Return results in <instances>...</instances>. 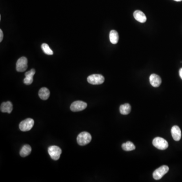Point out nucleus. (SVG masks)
I'll return each mask as SVG.
<instances>
[{
	"label": "nucleus",
	"mask_w": 182,
	"mask_h": 182,
	"mask_svg": "<svg viewBox=\"0 0 182 182\" xmlns=\"http://www.w3.org/2000/svg\"><path fill=\"white\" fill-rule=\"evenodd\" d=\"M92 140V136L87 131H82L77 137V142L78 145L85 146L87 145Z\"/></svg>",
	"instance_id": "f257e3e1"
},
{
	"label": "nucleus",
	"mask_w": 182,
	"mask_h": 182,
	"mask_svg": "<svg viewBox=\"0 0 182 182\" xmlns=\"http://www.w3.org/2000/svg\"><path fill=\"white\" fill-rule=\"evenodd\" d=\"M152 143L155 147L159 150H163L168 148V143L167 141L161 137H156L154 139Z\"/></svg>",
	"instance_id": "f03ea898"
},
{
	"label": "nucleus",
	"mask_w": 182,
	"mask_h": 182,
	"mask_svg": "<svg viewBox=\"0 0 182 182\" xmlns=\"http://www.w3.org/2000/svg\"><path fill=\"white\" fill-rule=\"evenodd\" d=\"M87 81L89 83L92 85H101L104 82L105 78L101 74H94L89 76Z\"/></svg>",
	"instance_id": "7ed1b4c3"
},
{
	"label": "nucleus",
	"mask_w": 182,
	"mask_h": 182,
	"mask_svg": "<svg viewBox=\"0 0 182 182\" xmlns=\"http://www.w3.org/2000/svg\"><path fill=\"white\" fill-rule=\"evenodd\" d=\"M61 153V149L57 146H51L48 148V153L53 160H58Z\"/></svg>",
	"instance_id": "20e7f679"
},
{
	"label": "nucleus",
	"mask_w": 182,
	"mask_h": 182,
	"mask_svg": "<svg viewBox=\"0 0 182 182\" xmlns=\"http://www.w3.org/2000/svg\"><path fill=\"white\" fill-rule=\"evenodd\" d=\"M169 171V167L167 166H162L156 169L153 172V177L156 180L162 179Z\"/></svg>",
	"instance_id": "39448f33"
},
{
	"label": "nucleus",
	"mask_w": 182,
	"mask_h": 182,
	"mask_svg": "<svg viewBox=\"0 0 182 182\" xmlns=\"http://www.w3.org/2000/svg\"><path fill=\"white\" fill-rule=\"evenodd\" d=\"M34 123V121L32 118H27L21 122L19 129L22 131H29L33 128Z\"/></svg>",
	"instance_id": "423d86ee"
},
{
	"label": "nucleus",
	"mask_w": 182,
	"mask_h": 182,
	"mask_svg": "<svg viewBox=\"0 0 182 182\" xmlns=\"http://www.w3.org/2000/svg\"><path fill=\"white\" fill-rule=\"evenodd\" d=\"M17 71L24 72L28 69V59L25 57H21L18 59L16 63Z\"/></svg>",
	"instance_id": "0eeeda50"
},
{
	"label": "nucleus",
	"mask_w": 182,
	"mask_h": 182,
	"mask_svg": "<svg viewBox=\"0 0 182 182\" xmlns=\"http://www.w3.org/2000/svg\"><path fill=\"white\" fill-rule=\"evenodd\" d=\"M87 107V104L82 101H77L71 104L70 109L73 112L82 111Z\"/></svg>",
	"instance_id": "6e6552de"
},
{
	"label": "nucleus",
	"mask_w": 182,
	"mask_h": 182,
	"mask_svg": "<svg viewBox=\"0 0 182 182\" xmlns=\"http://www.w3.org/2000/svg\"><path fill=\"white\" fill-rule=\"evenodd\" d=\"M151 86L156 88L160 86L162 84V79L158 75L156 74H151L149 78Z\"/></svg>",
	"instance_id": "1a4fd4ad"
},
{
	"label": "nucleus",
	"mask_w": 182,
	"mask_h": 182,
	"mask_svg": "<svg viewBox=\"0 0 182 182\" xmlns=\"http://www.w3.org/2000/svg\"><path fill=\"white\" fill-rule=\"evenodd\" d=\"M171 134L175 141H179L182 137L181 129L177 126H174L171 129Z\"/></svg>",
	"instance_id": "9d476101"
},
{
	"label": "nucleus",
	"mask_w": 182,
	"mask_h": 182,
	"mask_svg": "<svg viewBox=\"0 0 182 182\" xmlns=\"http://www.w3.org/2000/svg\"><path fill=\"white\" fill-rule=\"evenodd\" d=\"M36 73V70L34 69H32L29 71L26 72L25 73V78L24 80V82L25 85H30L33 83V77Z\"/></svg>",
	"instance_id": "9b49d317"
},
{
	"label": "nucleus",
	"mask_w": 182,
	"mask_h": 182,
	"mask_svg": "<svg viewBox=\"0 0 182 182\" xmlns=\"http://www.w3.org/2000/svg\"><path fill=\"white\" fill-rule=\"evenodd\" d=\"M134 17L135 19L138 22L144 23L147 20L146 16L144 13L140 10H136L134 12Z\"/></svg>",
	"instance_id": "f8f14e48"
},
{
	"label": "nucleus",
	"mask_w": 182,
	"mask_h": 182,
	"mask_svg": "<svg viewBox=\"0 0 182 182\" xmlns=\"http://www.w3.org/2000/svg\"><path fill=\"white\" fill-rule=\"evenodd\" d=\"M1 111L2 112H7L11 113L13 110V105L11 102H3L1 105Z\"/></svg>",
	"instance_id": "ddd939ff"
},
{
	"label": "nucleus",
	"mask_w": 182,
	"mask_h": 182,
	"mask_svg": "<svg viewBox=\"0 0 182 182\" xmlns=\"http://www.w3.org/2000/svg\"><path fill=\"white\" fill-rule=\"evenodd\" d=\"M50 94V93L49 89L47 88H45V87L41 88L38 92V96L40 97V98L42 100H47L49 97Z\"/></svg>",
	"instance_id": "4468645a"
},
{
	"label": "nucleus",
	"mask_w": 182,
	"mask_h": 182,
	"mask_svg": "<svg viewBox=\"0 0 182 182\" xmlns=\"http://www.w3.org/2000/svg\"><path fill=\"white\" fill-rule=\"evenodd\" d=\"M31 152H32V147H30V145L26 144V145H24L20 150V155L21 157L24 158L30 154Z\"/></svg>",
	"instance_id": "2eb2a0df"
},
{
	"label": "nucleus",
	"mask_w": 182,
	"mask_h": 182,
	"mask_svg": "<svg viewBox=\"0 0 182 182\" xmlns=\"http://www.w3.org/2000/svg\"><path fill=\"white\" fill-rule=\"evenodd\" d=\"M109 39L110 42L113 44H117L119 40V35L115 30H112L110 32Z\"/></svg>",
	"instance_id": "dca6fc26"
},
{
	"label": "nucleus",
	"mask_w": 182,
	"mask_h": 182,
	"mask_svg": "<svg viewBox=\"0 0 182 182\" xmlns=\"http://www.w3.org/2000/svg\"><path fill=\"white\" fill-rule=\"evenodd\" d=\"M119 111L122 115H127L129 114L131 111V106L128 103L122 104L119 107Z\"/></svg>",
	"instance_id": "f3484780"
},
{
	"label": "nucleus",
	"mask_w": 182,
	"mask_h": 182,
	"mask_svg": "<svg viewBox=\"0 0 182 182\" xmlns=\"http://www.w3.org/2000/svg\"><path fill=\"white\" fill-rule=\"evenodd\" d=\"M122 149L126 151L134 150L135 149V147L134 144L130 141H127L126 143H123L122 145Z\"/></svg>",
	"instance_id": "a211bd4d"
},
{
	"label": "nucleus",
	"mask_w": 182,
	"mask_h": 182,
	"mask_svg": "<svg viewBox=\"0 0 182 182\" xmlns=\"http://www.w3.org/2000/svg\"><path fill=\"white\" fill-rule=\"evenodd\" d=\"M42 49L44 53L47 55H52L53 54V52L52 50L50 48L48 44L44 43L42 45Z\"/></svg>",
	"instance_id": "6ab92c4d"
},
{
	"label": "nucleus",
	"mask_w": 182,
	"mask_h": 182,
	"mask_svg": "<svg viewBox=\"0 0 182 182\" xmlns=\"http://www.w3.org/2000/svg\"><path fill=\"white\" fill-rule=\"evenodd\" d=\"M3 38V33L2 29H0V42H1Z\"/></svg>",
	"instance_id": "aec40b11"
},
{
	"label": "nucleus",
	"mask_w": 182,
	"mask_h": 182,
	"mask_svg": "<svg viewBox=\"0 0 182 182\" xmlns=\"http://www.w3.org/2000/svg\"><path fill=\"white\" fill-rule=\"evenodd\" d=\"M180 76L181 77V79H182V68H181L179 70Z\"/></svg>",
	"instance_id": "412c9836"
},
{
	"label": "nucleus",
	"mask_w": 182,
	"mask_h": 182,
	"mask_svg": "<svg viewBox=\"0 0 182 182\" xmlns=\"http://www.w3.org/2000/svg\"><path fill=\"white\" fill-rule=\"evenodd\" d=\"M174 1H175L177 2H181L182 1V0H174Z\"/></svg>",
	"instance_id": "4be33fe9"
}]
</instances>
